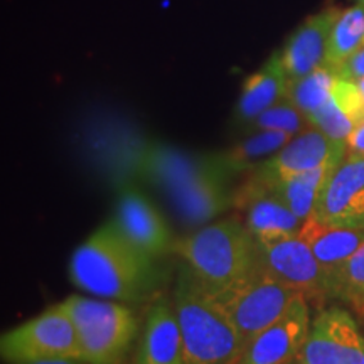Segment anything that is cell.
Masks as SVG:
<instances>
[{
  "mask_svg": "<svg viewBox=\"0 0 364 364\" xmlns=\"http://www.w3.org/2000/svg\"><path fill=\"white\" fill-rule=\"evenodd\" d=\"M356 83H358L359 90H361V93H363V97H364V78H363V80H358Z\"/></svg>",
  "mask_w": 364,
  "mask_h": 364,
  "instance_id": "4dcf8cb0",
  "label": "cell"
},
{
  "mask_svg": "<svg viewBox=\"0 0 364 364\" xmlns=\"http://www.w3.org/2000/svg\"><path fill=\"white\" fill-rule=\"evenodd\" d=\"M341 162H327L324 166L317 167V169L289 177V179H267V177L258 174V172H255V174L265 182L270 193L275 194L295 216L306 221L312 215V209L316 206L318 194L324 189L332 172H334Z\"/></svg>",
  "mask_w": 364,
  "mask_h": 364,
  "instance_id": "ffe728a7",
  "label": "cell"
},
{
  "mask_svg": "<svg viewBox=\"0 0 364 364\" xmlns=\"http://www.w3.org/2000/svg\"><path fill=\"white\" fill-rule=\"evenodd\" d=\"M226 167L218 156L215 166L167 194L181 220L189 225H199L220 216L233 201L226 186Z\"/></svg>",
  "mask_w": 364,
  "mask_h": 364,
  "instance_id": "9a60e30c",
  "label": "cell"
},
{
  "mask_svg": "<svg viewBox=\"0 0 364 364\" xmlns=\"http://www.w3.org/2000/svg\"><path fill=\"white\" fill-rule=\"evenodd\" d=\"M129 156H132V161L118 166V169L136 172L162 188L167 194L188 184L191 179L218 162V156H194V154L182 152V150L161 144L147 145L140 150L134 149Z\"/></svg>",
  "mask_w": 364,
  "mask_h": 364,
  "instance_id": "7c38bea8",
  "label": "cell"
},
{
  "mask_svg": "<svg viewBox=\"0 0 364 364\" xmlns=\"http://www.w3.org/2000/svg\"><path fill=\"white\" fill-rule=\"evenodd\" d=\"M336 73H338L341 78H346V80H353V81L363 80L364 78V44L353 54L351 58L346 59Z\"/></svg>",
  "mask_w": 364,
  "mask_h": 364,
  "instance_id": "83f0119b",
  "label": "cell"
},
{
  "mask_svg": "<svg viewBox=\"0 0 364 364\" xmlns=\"http://www.w3.org/2000/svg\"><path fill=\"white\" fill-rule=\"evenodd\" d=\"M252 124L258 130H280L290 135H297L300 132L307 130L309 127H312L307 115H304L287 98L273 105V107L263 112L262 115H258Z\"/></svg>",
  "mask_w": 364,
  "mask_h": 364,
  "instance_id": "d4e9b609",
  "label": "cell"
},
{
  "mask_svg": "<svg viewBox=\"0 0 364 364\" xmlns=\"http://www.w3.org/2000/svg\"><path fill=\"white\" fill-rule=\"evenodd\" d=\"M336 81H338V73L324 65L302 78L289 81L285 98L309 117L332 98Z\"/></svg>",
  "mask_w": 364,
  "mask_h": 364,
  "instance_id": "7402d4cb",
  "label": "cell"
},
{
  "mask_svg": "<svg viewBox=\"0 0 364 364\" xmlns=\"http://www.w3.org/2000/svg\"><path fill=\"white\" fill-rule=\"evenodd\" d=\"M311 324L309 302L304 297L295 300L284 317L250 339L231 364H285L292 361L302 351Z\"/></svg>",
  "mask_w": 364,
  "mask_h": 364,
  "instance_id": "30bf717a",
  "label": "cell"
},
{
  "mask_svg": "<svg viewBox=\"0 0 364 364\" xmlns=\"http://www.w3.org/2000/svg\"><path fill=\"white\" fill-rule=\"evenodd\" d=\"M75 324L81 359L91 364H122L139 332L130 309L108 300L70 295L59 304Z\"/></svg>",
  "mask_w": 364,
  "mask_h": 364,
  "instance_id": "277c9868",
  "label": "cell"
},
{
  "mask_svg": "<svg viewBox=\"0 0 364 364\" xmlns=\"http://www.w3.org/2000/svg\"><path fill=\"white\" fill-rule=\"evenodd\" d=\"M0 354L9 364H27L46 359L81 358V349L71 317L58 304L4 332Z\"/></svg>",
  "mask_w": 364,
  "mask_h": 364,
  "instance_id": "8992f818",
  "label": "cell"
},
{
  "mask_svg": "<svg viewBox=\"0 0 364 364\" xmlns=\"http://www.w3.org/2000/svg\"><path fill=\"white\" fill-rule=\"evenodd\" d=\"M174 312L184 364H231L245 348L243 336L218 299L186 265L176 282Z\"/></svg>",
  "mask_w": 364,
  "mask_h": 364,
  "instance_id": "7a4b0ae2",
  "label": "cell"
},
{
  "mask_svg": "<svg viewBox=\"0 0 364 364\" xmlns=\"http://www.w3.org/2000/svg\"><path fill=\"white\" fill-rule=\"evenodd\" d=\"M292 136L294 135L280 130H258V134L248 136L247 140L220 156V159L228 172L248 169L262 157L275 156L292 140Z\"/></svg>",
  "mask_w": 364,
  "mask_h": 364,
  "instance_id": "603a6c76",
  "label": "cell"
},
{
  "mask_svg": "<svg viewBox=\"0 0 364 364\" xmlns=\"http://www.w3.org/2000/svg\"><path fill=\"white\" fill-rule=\"evenodd\" d=\"M309 218L322 225L364 230V154H346Z\"/></svg>",
  "mask_w": 364,
  "mask_h": 364,
  "instance_id": "9c48e42d",
  "label": "cell"
},
{
  "mask_svg": "<svg viewBox=\"0 0 364 364\" xmlns=\"http://www.w3.org/2000/svg\"><path fill=\"white\" fill-rule=\"evenodd\" d=\"M215 297L247 344L250 339L284 317L295 300L302 299L304 295L273 279L257 263L248 275Z\"/></svg>",
  "mask_w": 364,
  "mask_h": 364,
  "instance_id": "5b68a950",
  "label": "cell"
},
{
  "mask_svg": "<svg viewBox=\"0 0 364 364\" xmlns=\"http://www.w3.org/2000/svg\"><path fill=\"white\" fill-rule=\"evenodd\" d=\"M332 297L343 299L354 311L364 316V243L336 275Z\"/></svg>",
  "mask_w": 364,
  "mask_h": 364,
  "instance_id": "cb8c5ba5",
  "label": "cell"
},
{
  "mask_svg": "<svg viewBox=\"0 0 364 364\" xmlns=\"http://www.w3.org/2000/svg\"><path fill=\"white\" fill-rule=\"evenodd\" d=\"M287 86H289V78H287L284 65H282L280 53H275L262 66V70L253 73L245 81L238 105H236L238 120L252 124L258 115H262L275 103L285 100Z\"/></svg>",
  "mask_w": 364,
  "mask_h": 364,
  "instance_id": "d6986e66",
  "label": "cell"
},
{
  "mask_svg": "<svg viewBox=\"0 0 364 364\" xmlns=\"http://www.w3.org/2000/svg\"><path fill=\"white\" fill-rule=\"evenodd\" d=\"M364 44V6H354L343 9L336 17L329 36V48H327L326 66L334 71L339 70L348 58Z\"/></svg>",
  "mask_w": 364,
  "mask_h": 364,
  "instance_id": "44dd1931",
  "label": "cell"
},
{
  "mask_svg": "<svg viewBox=\"0 0 364 364\" xmlns=\"http://www.w3.org/2000/svg\"><path fill=\"white\" fill-rule=\"evenodd\" d=\"M332 98L338 103L341 110L351 118L354 127L364 122V97L356 81L341 78L338 75Z\"/></svg>",
  "mask_w": 364,
  "mask_h": 364,
  "instance_id": "4316f807",
  "label": "cell"
},
{
  "mask_svg": "<svg viewBox=\"0 0 364 364\" xmlns=\"http://www.w3.org/2000/svg\"><path fill=\"white\" fill-rule=\"evenodd\" d=\"M70 280L97 297L135 302L156 284V270L152 258L108 221L73 253Z\"/></svg>",
  "mask_w": 364,
  "mask_h": 364,
  "instance_id": "6da1fadb",
  "label": "cell"
},
{
  "mask_svg": "<svg viewBox=\"0 0 364 364\" xmlns=\"http://www.w3.org/2000/svg\"><path fill=\"white\" fill-rule=\"evenodd\" d=\"M312 250L314 257L324 268L327 279L331 285V297H332V285L338 272L353 253L364 243V230H354V228H339L322 225V223L309 220L304 221L302 230L299 233Z\"/></svg>",
  "mask_w": 364,
  "mask_h": 364,
  "instance_id": "ac0fdd59",
  "label": "cell"
},
{
  "mask_svg": "<svg viewBox=\"0 0 364 364\" xmlns=\"http://www.w3.org/2000/svg\"><path fill=\"white\" fill-rule=\"evenodd\" d=\"M27 364H91L81 358H63V359H46V361H36Z\"/></svg>",
  "mask_w": 364,
  "mask_h": 364,
  "instance_id": "f546056e",
  "label": "cell"
},
{
  "mask_svg": "<svg viewBox=\"0 0 364 364\" xmlns=\"http://www.w3.org/2000/svg\"><path fill=\"white\" fill-rule=\"evenodd\" d=\"M354 4H361V6H364V0H354Z\"/></svg>",
  "mask_w": 364,
  "mask_h": 364,
  "instance_id": "d6a6232c",
  "label": "cell"
},
{
  "mask_svg": "<svg viewBox=\"0 0 364 364\" xmlns=\"http://www.w3.org/2000/svg\"><path fill=\"white\" fill-rule=\"evenodd\" d=\"M285 364H300V361H299L297 358H295V359H292V361H289V363H285Z\"/></svg>",
  "mask_w": 364,
  "mask_h": 364,
  "instance_id": "1f68e13d",
  "label": "cell"
},
{
  "mask_svg": "<svg viewBox=\"0 0 364 364\" xmlns=\"http://www.w3.org/2000/svg\"><path fill=\"white\" fill-rule=\"evenodd\" d=\"M348 152L364 154V122L354 127L353 134L348 139Z\"/></svg>",
  "mask_w": 364,
  "mask_h": 364,
  "instance_id": "f1b7e54d",
  "label": "cell"
},
{
  "mask_svg": "<svg viewBox=\"0 0 364 364\" xmlns=\"http://www.w3.org/2000/svg\"><path fill=\"white\" fill-rule=\"evenodd\" d=\"M113 221L125 238L152 260L171 248V231L161 213L134 189H127L120 196Z\"/></svg>",
  "mask_w": 364,
  "mask_h": 364,
  "instance_id": "5bb4252c",
  "label": "cell"
},
{
  "mask_svg": "<svg viewBox=\"0 0 364 364\" xmlns=\"http://www.w3.org/2000/svg\"><path fill=\"white\" fill-rule=\"evenodd\" d=\"M307 118L314 129L321 130L322 134H326L332 140H338V142H348L349 135L354 130L351 118L341 110L334 98H331L324 107H321Z\"/></svg>",
  "mask_w": 364,
  "mask_h": 364,
  "instance_id": "484cf974",
  "label": "cell"
},
{
  "mask_svg": "<svg viewBox=\"0 0 364 364\" xmlns=\"http://www.w3.org/2000/svg\"><path fill=\"white\" fill-rule=\"evenodd\" d=\"M233 203L243 213V225L257 241L290 238L302 230L304 221L270 193L257 174L236 191Z\"/></svg>",
  "mask_w": 364,
  "mask_h": 364,
  "instance_id": "8fae6325",
  "label": "cell"
},
{
  "mask_svg": "<svg viewBox=\"0 0 364 364\" xmlns=\"http://www.w3.org/2000/svg\"><path fill=\"white\" fill-rule=\"evenodd\" d=\"M339 12L341 9L338 7H327L314 14L290 36L280 51L282 65L289 81L302 78L326 65L329 36Z\"/></svg>",
  "mask_w": 364,
  "mask_h": 364,
  "instance_id": "2e32d148",
  "label": "cell"
},
{
  "mask_svg": "<svg viewBox=\"0 0 364 364\" xmlns=\"http://www.w3.org/2000/svg\"><path fill=\"white\" fill-rule=\"evenodd\" d=\"M300 364H364V336L348 311L331 307L314 318Z\"/></svg>",
  "mask_w": 364,
  "mask_h": 364,
  "instance_id": "ba28073f",
  "label": "cell"
},
{
  "mask_svg": "<svg viewBox=\"0 0 364 364\" xmlns=\"http://www.w3.org/2000/svg\"><path fill=\"white\" fill-rule=\"evenodd\" d=\"M348 154V144L332 140L321 130L309 127L294 135L292 140L275 156L260 164L258 174L267 179H289L317 169L327 162H341Z\"/></svg>",
  "mask_w": 364,
  "mask_h": 364,
  "instance_id": "4fadbf2b",
  "label": "cell"
},
{
  "mask_svg": "<svg viewBox=\"0 0 364 364\" xmlns=\"http://www.w3.org/2000/svg\"><path fill=\"white\" fill-rule=\"evenodd\" d=\"M257 263L273 279L302 294L307 302L331 297L324 268L300 236L257 241Z\"/></svg>",
  "mask_w": 364,
  "mask_h": 364,
  "instance_id": "52a82bcc",
  "label": "cell"
},
{
  "mask_svg": "<svg viewBox=\"0 0 364 364\" xmlns=\"http://www.w3.org/2000/svg\"><path fill=\"white\" fill-rule=\"evenodd\" d=\"M134 364H184L179 322L167 304L149 311Z\"/></svg>",
  "mask_w": 364,
  "mask_h": 364,
  "instance_id": "e0dca14e",
  "label": "cell"
},
{
  "mask_svg": "<svg viewBox=\"0 0 364 364\" xmlns=\"http://www.w3.org/2000/svg\"><path fill=\"white\" fill-rule=\"evenodd\" d=\"M211 294H220L257 265V240L241 221L209 225L172 247Z\"/></svg>",
  "mask_w": 364,
  "mask_h": 364,
  "instance_id": "3957f363",
  "label": "cell"
}]
</instances>
